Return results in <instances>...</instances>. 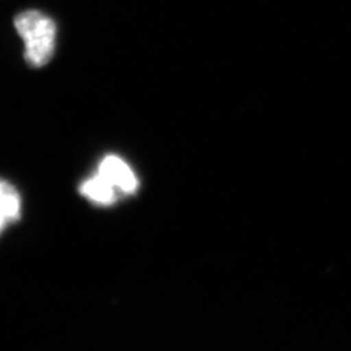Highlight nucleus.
I'll return each mask as SVG.
<instances>
[{
    "mask_svg": "<svg viewBox=\"0 0 351 351\" xmlns=\"http://www.w3.org/2000/svg\"><path fill=\"white\" fill-rule=\"evenodd\" d=\"M13 25L24 42V59L27 65L38 69L50 63L58 40L55 20L38 10H27L14 16Z\"/></svg>",
    "mask_w": 351,
    "mask_h": 351,
    "instance_id": "nucleus-1",
    "label": "nucleus"
},
{
    "mask_svg": "<svg viewBox=\"0 0 351 351\" xmlns=\"http://www.w3.org/2000/svg\"><path fill=\"white\" fill-rule=\"evenodd\" d=\"M97 173L103 177L120 195H133L139 188V181L130 165L117 155H107L98 167Z\"/></svg>",
    "mask_w": 351,
    "mask_h": 351,
    "instance_id": "nucleus-2",
    "label": "nucleus"
},
{
    "mask_svg": "<svg viewBox=\"0 0 351 351\" xmlns=\"http://www.w3.org/2000/svg\"><path fill=\"white\" fill-rule=\"evenodd\" d=\"M23 201L12 184L0 178V234L11 224L21 219Z\"/></svg>",
    "mask_w": 351,
    "mask_h": 351,
    "instance_id": "nucleus-3",
    "label": "nucleus"
},
{
    "mask_svg": "<svg viewBox=\"0 0 351 351\" xmlns=\"http://www.w3.org/2000/svg\"><path fill=\"white\" fill-rule=\"evenodd\" d=\"M80 193L88 201L98 206H112L121 197L103 177L95 173L80 185Z\"/></svg>",
    "mask_w": 351,
    "mask_h": 351,
    "instance_id": "nucleus-4",
    "label": "nucleus"
}]
</instances>
